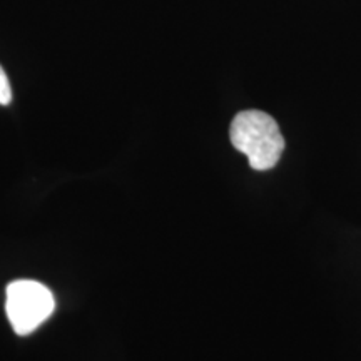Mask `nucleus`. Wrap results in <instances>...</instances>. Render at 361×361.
Segmentation results:
<instances>
[{"label":"nucleus","mask_w":361,"mask_h":361,"mask_svg":"<svg viewBox=\"0 0 361 361\" xmlns=\"http://www.w3.org/2000/svg\"><path fill=\"white\" fill-rule=\"evenodd\" d=\"M229 137L233 146L247 156L255 171L273 169L284 151V137L276 121L263 111L251 109L236 114Z\"/></svg>","instance_id":"1"},{"label":"nucleus","mask_w":361,"mask_h":361,"mask_svg":"<svg viewBox=\"0 0 361 361\" xmlns=\"http://www.w3.org/2000/svg\"><path fill=\"white\" fill-rule=\"evenodd\" d=\"M56 300L47 286L32 279H17L7 286L6 311L13 331L25 336L54 313Z\"/></svg>","instance_id":"2"},{"label":"nucleus","mask_w":361,"mask_h":361,"mask_svg":"<svg viewBox=\"0 0 361 361\" xmlns=\"http://www.w3.org/2000/svg\"><path fill=\"white\" fill-rule=\"evenodd\" d=\"M11 101H12L11 84H8L6 72H4L2 67H0V106H7Z\"/></svg>","instance_id":"3"}]
</instances>
